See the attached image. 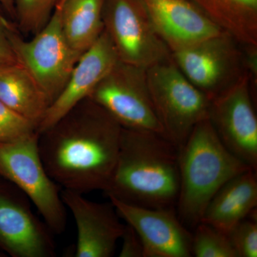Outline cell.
<instances>
[{"label":"cell","mask_w":257,"mask_h":257,"mask_svg":"<svg viewBox=\"0 0 257 257\" xmlns=\"http://www.w3.org/2000/svg\"><path fill=\"white\" fill-rule=\"evenodd\" d=\"M89 98L109 113L121 127L165 136L152 103L147 69L118 61Z\"/></svg>","instance_id":"ba28073f"},{"label":"cell","mask_w":257,"mask_h":257,"mask_svg":"<svg viewBox=\"0 0 257 257\" xmlns=\"http://www.w3.org/2000/svg\"><path fill=\"white\" fill-rule=\"evenodd\" d=\"M118 61L114 47L104 30L92 46L81 56L63 90L47 109L37 133L51 127L79 102L89 98Z\"/></svg>","instance_id":"5bb4252c"},{"label":"cell","mask_w":257,"mask_h":257,"mask_svg":"<svg viewBox=\"0 0 257 257\" xmlns=\"http://www.w3.org/2000/svg\"><path fill=\"white\" fill-rule=\"evenodd\" d=\"M10 25L11 23L0 13V64L18 62L8 35Z\"/></svg>","instance_id":"d4e9b609"},{"label":"cell","mask_w":257,"mask_h":257,"mask_svg":"<svg viewBox=\"0 0 257 257\" xmlns=\"http://www.w3.org/2000/svg\"><path fill=\"white\" fill-rule=\"evenodd\" d=\"M26 196L0 188V247L14 257H53V233L32 212Z\"/></svg>","instance_id":"4fadbf2b"},{"label":"cell","mask_w":257,"mask_h":257,"mask_svg":"<svg viewBox=\"0 0 257 257\" xmlns=\"http://www.w3.org/2000/svg\"><path fill=\"white\" fill-rule=\"evenodd\" d=\"M179 148L164 135L122 128L119 152L105 189L109 198L150 209H175Z\"/></svg>","instance_id":"7a4b0ae2"},{"label":"cell","mask_w":257,"mask_h":257,"mask_svg":"<svg viewBox=\"0 0 257 257\" xmlns=\"http://www.w3.org/2000/svg\"><path fill=\"white\" fill-rule=\"evenodd\" d=\"M5 256V255L3 254V253L0 252V257Z\"/></svg>","instance_id":"83f0119b"},{"label":"cell","mask_w":257,"mask_h":257,"mask_svg":"<svg viewBox=\"0 0 257 257\" xmlns=\"http://www.w3.org/2000/svg\"><path fill=\"white\" fill-rule=\"evenodd\" d=\"M251 81L244 73L210 101L208 119L223 145L233 155L257 169V119Z\"/></svg>","instance_id":"30bf717a"},{"label":"cell","mask_w":257,"mask_h":257,"mask_svg":"<svg viewBox=\"0 0 257 257\" xmlns=\"http://www.w3.org/2000/svg\"><path fill=\"white\" fill-rule=\"evenodd\" d=\"M121 125L89 98L38 133L47 174L63 189L86 194L105 189L119 152Z\"/></svg>","instance_id":"6da1fadb"},{"label":"cell","mask_w":257,"mask_h":257,"mask_svg":"<svg viewBox=\"0 0 257 257\" xmlns=\"http://www.w3.org/2000/svg\"><path fill=\"white\" fill-rule=\"evenodd\" d=\"M0 101L37 128L50 106L31 74L19 62L0 64Z\"/></svg>","instance_id":"e0dca14e"},{"label":"cell","mask_w":257,"mask_h":257,"mask_svg":"<svg viewBox=\"0 0 257 257\" xmlns=\"http://www.w3.org/2000/svg\"><path fill=\"white\" fill-rule=\"evenodd\" d=\"M15 15L24 32L37 34L53 14L60 0H13Z\"/></svg>","instance_id":"44dd1931"},{"label":"cell","mask_w":257,"mask_h":257,"mask_svg":"<svg viewBox=\"0 0 257 257\" xmlns=\"http://www.w3.org/2000/svg\"><path fill=\"white\" fill-rule=\"evenodd\" d=\"M256 220V210H254L226 234L237 257L257 256Z\"/></svg>","instance_id":"7402d4cb"},{"label":"cell","mask_w":257,"mask_h":257,"mask_svg":"<svg viewBox=\"0 0 257 257\" xmlns=\"http://www.w3.org/2000/svg\"><path fill=\"white\" fill-rule=\"evenodd\" d=\"M105 0H60L64 35L71 47L83 54L104 31L103 8Z\"/></svg>","instance_id":"ac0fdd59"},{"label":"cell","mask_w":257,"mask_h":257,"mask_svg":"<svg viewBox=\"0 0 257 257\" xmlns=\"http://www.w3.org/2000/svg\"><path fill=\"white\" fill-rule=\"evenodd\" d=\"M179 166L176 208L187 229L201 222L211 199L225 183L252 169L223 145L208 118L194 126L179 149Z\"/></svg>","instance_id":"3957f363"},{"label":"cell","mask_w":257,"mask_h":257,"mask_svg":"<svg viewBox=\"0 0 257 257\" xmlns=\"http://www.w3.org/2000/svg\"><path fill=\"white\" fill-rule=\"evenodd\" d=\"M192 234V256L237 257L226 233L206 223H199Z\"/></svg>","instance_id":"ffe728a7"},{"label":"cell","mask_w":257,"mask_h":257,"mask_svg":"<svg viewBox=\"0 0 257 257\" xmlns=\"http://www.w3.org/2000/svg\"><path fill=\"white\" fill-rule=\"evenodd\" d=\"M61 197L77 225L75 256H112L124 229L112 203L92 202L69 189H63Z\"/></svg>","instance_id":"7c38bea8"},{"label":"cell","mask_w":257,"mask_h":257,"mask_svg":"<svg viewBox=\"0 0 257 257\" xmlns=\"http://www.w3.org/2000/svg\"><path fill=\"white\" fill-rule=\"evenodd\" d=\"M109 199L119 217L140 236L144 257L192 256V234L179 220L175 209H150Z\"/></svg>","instance_id":"8fae6325"},{"label":"cell","mask_w":257,"mask_h":257,"mask_svg":"<svg viewBox=\"0 0 257 257\" xmlns=\"http://www.w3.org/2000/svg\"><path fill=\"white\" fill-rule=\"evenodd\" d=\"M37 133V125L0 101V144L12 143Z\"/></svg>","instance_id":"603a6c76"},{"label":"cell","mask_w":257,"mask_h":257,"mask_svg":"<svg viewBox=\"0 0 257 257\" xmlns=\"http://www.w3.org/2000/svg\"><path fill=\"white\" fill-rule=\"evenodd\" d=\"M157 33L171 53L224 32L192 0H144Z\"/></svg>","instance_id":"9a60e30c"},{"label":"cell","mask_w":257,"mask_h":257,"mask_svg":"<svg viewBox=\"0 0 257 257\" xmlns=\"http://www.w3.org/2000/svg\"><path fill=\"white\" fill-rule=\"evenodd\" d=\"M0 3L9 13L15 14L14 1L13 0H0Z\"/></svg>","instance_id":"4316f807"},{"label":"cell","mask_w":257,"mask_h":257,"mask_svg":"<svg viewBox=\"0 0 257 257\" xmlns=\"http://www.w3.org/2000/svg\"><path fill=\"white\" fill-rule=\"evenodd\" d=\"M0 175L8 179L36 207L53 234L67 226V211L58 185L47 174L38 149V133L0 144Z\"/></svg>","instance_id":"8992f818"},{"label":"cell","mask_w":257,"mask_h":257,"mask_svg":"<svg viewBox=\"0 0 257 257\" xmlns=\"http://www.w3.org/2000/svg\"><path fill=\"white\" fill-rule=\"evenodd\" d=\"M242 45H257V0H192Z\"/></svg>","instance_id":"d6986e66"},{"label":"cell","mask_w":257,"mask_h":257,"mask_svg":"<svg viewBox=\"0 0 257 257\" xmlns=\"http://www.w3.org/2000/svg\"><path fill=\"white\" fill-rule=\"evenodd\" d=\"M171 55L181 72L210 101L246 73L241 44L225 31Z\"/></svg>","instance_id":"9c48e42d"},{"label":"cell","mask_w":257,"mask_h":257,"mask_svg":"<svg viewBox=\"0 0 257 257\" xmlns=\"http://www.w3.org/2000/svg\"><path fill=\"white\" fill-rule=\"evenodd\" d=\"M256 172L251 169L225 183L211 199L201 221L227 234L256 210Z\"/></svg>","instance_id":"2e32d148"},{"label":"cell","mask_w":257,"mask_h":257,"mask_svg":"<svg viewBox=\"0 0 257 257\" xmlns=\"http://www.w3.org/2000/svg\"><path fill=\"white\" fill-rule=\"evenodd\" d=\"M8 35L18 62L31 74L50 106L82 55L71 47L64 35L59 3L48 23L31 40H23L12 24Z\"/></svg>","instance_id":"5b68a950"},{"label":"cell","mask_w":257,"mask_h":257,"mask_svg":"<svg viewBox=\"0 0 257 257\" xmlns=\"http://www.w3.org/2000/svg\"><path fill=\"white\" fill-rule=\"evenodd\" d=\"M147 79L164 135L179 150L194 126L207 119L210 99L184 76L172 55L147 68Z\"/></svg>","instance_id":"277c9868"},{"label":"cell","mask_w":257,"mask_h":257,"mask_svg":"<svg viewBox=\"0 0 257 257\" xmlns=\"http://www.w3.org/2000/svg\"><path fill=\"white\" fill-rule=\"evenodd\" d=\"M122 241L119 257H144L143 241L133 226L124 225V231L121 235Z\"/></svg>","instance_id":"cb8c5ba5"},{"label":"cell","mask_w":257,"mask_h":257,"mask_svg":"<svg viewBox=\"0 0 257 257\" xmlns=\"http://www.w3.org/2000/svg\"><path fill=\"white\" fill-rule=\"evenodd\" d=\"M103 23L121 62L147 69L170 58L144 0H105Z\"/></svg>","instance_id":"52a82bcc"},{"label":"cell","mask_w":257,"mask_h":257,"mask_svg":"<svg viewBox=\"0 0 257 257\" xmlns=\"http://www.w3.org/2000/svg\"><path fill=\"white\" fill-rule=\"evenodd\" d=\"M243 62L245 72L251 81V89L257 86V45H242Z\"/></svg>","instance_id":"484cf974"}]
</instances>
